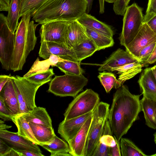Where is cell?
<instances>
[{
	"instance_id": "d590c367",
	"label": "cell",
	"mask_w": 156,
	"mask_h": 156,
	"mask_svg": "<svg viewBox=\"0 0 156 156\" xmlns=\"http://www.w3.org/2000/svg\"><path fill=\"white\" fill-rule=\"evenodd\" d=\"M156 42L152 43L142 48L140 52L138 60L143 64L144 66L147 67V61L151 54L156 45Z\"/></svg>"
},
{
	"instance_id": "f5cc1de1",
	"label": "cell",
	"mask_w": 156,
	"mask_h": 156,
	"mask_svg": "<svg viewBox=\"0 0 156 156\" xmlns=\"http://www.w3.org/2000/svg\"><path fill=\"white\" fill-rule=\"evenodd\" d=\"M152 73L156 81V65L151 67Z\"/></svg>"
},
{
	"instance_id": "f1b7e54d",
	"label": "cell",
	"mask_w": 156,
	"mask_h": 156,
	"mask_svg": "<svg viewBox=\"0 0 156 156\" xmlns=\"http://www.w3.org/2000/svg\"><path fill=\"white\" fill-rule=\"evenodd\" d=\"M86 29L88 36L97 48L98 51L111 47L114 45V42L113 37L87 28Z\"/></svg>"
},
{
	"instance_id": "7a4b0ae2",
	"label": "cell",
	"mask_w": 156,
	"mask_h": 156,
	"mask_svg": "<svg viewBox=\"0 0 156 156\" xmlns=\"http://www.w3.org/2000/svg\"><path fill=\"white\" fill-rule=\"evenodd\" d=\"M87 0H48L31 16L38 24L55 21L70 22L86 13Z\"/></svg>"
},
{
	"instance_id": "3957f363",
	"label": "cell",
	"mask_w": 156,
	"mask_h": 156,
	"mask_svg": "<svg viewBox=\"0 0 156 156\" xmlns=\"http://www.w3.org/2000/svg\"><path fill=\"white\" fill-rule=\"evenodd\" d=\"M30 13L22 16L15 32L14 48L10 63V69L14 72L22 69L30 52L36 44L37 38L35 30L38 24L30 21Z\"/></svg>"
},
{
	"instance_id": "f6af8a7d",
	"label": "cell",
	"mask_w": 156,
	"mask_h": 156,
	"mask_svg": "<svg viewBox=\"0 0 156 156\" xmlns=\"http://www.w3.org/2000/svg\"><path fill=\"white\" fill-rule=\"evenodd\" d=\"M11 74L9 75H1L0 76V91L11 78Z\"/></svg>"
},
{
	"instance_id": "2e32d148",
	"label": "cell",
	"mask_w": 156,
	"mask_h": 156,
	"mask_svg": "<svg viewBox=\"0 0 156 156\" xmlns=\"http://www.w3.org/2000/svg\"><path fill=\"white\" fill-rule=\"evenodd\" d=\"M90 39L86 28L77 20L68 23L66 34V47L72 49L84 41Z\"/></svg>"
},
{
	"instance_id": "7c38bea8",
	"label": "cell",
	"mask_w": 156,
	"mask_h": 156,
	"mask_svg": "<svg viewBox=\"0 0 156 156\" xmlns=\"http://www.w3.org/2000/svg\"><path fill=\"white\" fill-rule=\"evenodd\" d=\"M154 42H156V34L147 23H143L137 34L125 48L126 50L138 60L141 50Z\"/></svg>"
},
{
	"instance_id": "5bb4252c",
	"label": "cell",
	"mask_w": 156,
	"mask_h": 156,
	"mask_svg": "<svg viewBox=\"0 0 156 156\" xmlns=\"http://www.w3.org/2000/svg\"><path fill=\"white\" fill-rule=\"evenodd\" d=\"M40 43L39 52L40 57L47 59L50 55H54L65 60L78 62L72 49L55 42L43 41Z\"/></svg>"
},
{
	"instance_id": "44dd1931",
	"label": "cell",
	"mask_w": 156,
	"mask_h": 156,
	"mask_svg": "<svg viewBox=\"0 0 156 156\" xmlns=\"http://www.w3.org/2000/svg\"><path fill=\"white\" fill-rule=\"evenodd\" d=\"M144 66L143 64L137 61L111 69L110 71H116L118 72L117 74H120L117 79V89L120 87L126 81L141 73L142 70V68Z\"/></svg>"
},
{
	"instance_id": "d6a6232c",
	"label": "cell",
	"mask_w": 156,
	"mask_h": 156,
	"mask_svg": "<svg viewBox=\"0 0 156 156\" xmlns=\"http://www.w3.org/2000/svg\"><path fill=\"white\" fill-rule=\"evenodd\" d=\"M98 77L104 87L106 93H109L113 87L115 88L118 81L115 75L111 72L103 71L99 73Z\"/></svg>"
},
{
	"instance_id": "9c48e42d",
	"label": "cell",
	"mask_w": 156,
	"mask_h": 156,
	"mask_svg": "<svg viewBox=\"0 0 156 156\" xmlns=\"http://www.w3.org/2000/svg\"><path fill=\"white\" fill-rule=\"evenodd\" d=\"M15 33H13L8 26L7 17L0 14V60L2 68L10 69V63L15 45Z\"/></svg>"
},
{
	"instance_id": "d6986e66",
	"label": "cell",
	"mask_w": 156,
	"mask_h": 156,
	"mask_svg": "<svg viewBox=\"0 0 156 156\" xmlns=\"http://www.w3.org/2000/svg\"><path fill=\"white\" fill-rule=\"evenodd\" d=\"M142 94L156 101V81L151 67L143 70L138 81Z\"/></svg>"
},
{
	"instance_id": "603a6c76",
	"label": "cell",
	"mask_w": 156,
	"mask_h": 156,
	"mask_svg": "<svg viewBox=\"0 0 156 156\" xmlns=\"http://www.w3.org/2000/svg\"><path fill=\"white\" fill-rule=\"evenodd\" d=\"M28 123L40 146L49 144L53 140L56 135L52 127L32 122Z\"/></svg>"
},
{
	"instance_id": "f35d334b",
	"label": "cell",
	"mask_w": 156,
	"mask_h": 156,
	"mask_svg": "<svg viewBox=\"0 0 156 156\" xmlns=\"http://www.w3.org/2000/svg\"><path fill=\"white\" fill-rule=\"evenodd\" d=\"M20 156L19 153L0 139V156Z\"/></svg>"
},
{
	"instance_id": "ac0fdd59",
	"label": "cell",
	"mask_w": 156,
	"mask_h": 156,
	"mask_svg": "<svg viewBox=\"0 0 156 156\" xmlns=\"http://www.w3.org/2000/svg\"><path fill=\"white\" fill-rule=\"evenodd\" d=\"M0 98L14 116L20 114L18 97L11 77L0 91Z\"/></svg>"
},
{
	"instance_id": "e0dca14e",
	"label": "cell",
	"mask_w": 156,
	"mask_h": 156,
	"mask_svg": "<svg viewBox=\"0 0 156 156\" xmlns=\"http://www.w3.org/2000/svg\"><path fill=\"white\" fill-rule=\"evenodd\" d=\"M137 61H139L137 59L126 50L119 48L100 65L98 70L100 72L105 70L110 71L113 69Z\"/></svg>"
},
{
	"instance_id": "ffe728a7",
	"label": "cell",
	"mask_w": 156,
	"mask_h": 156,
	"mask_svg": "<svg viewBox=\"0 0 156 156\" xmlns=\"http://www.w3.org/2000/svg\"><path fill=\"white\" fill-rule=\"evenodd\" d=\"M77 20L86 28L108 37H113L114 32L109 26L90 14L86 13Z\"/></svg>"
},
{
	"instance_id": "d4e9b609",
	"label": "cell",
	"mask_w": 156,
	"mask_h": 156,
	"mask_svg": "<svg viewBox=\"0 0 156 156\" xmlns=\"http://www.w3.org/2000/svg\"><path fill=\"white\" fill-rule=\"evenodd\" d=\"M12 121L16 125L18 134L40 145V143L35 137L28 122L22 114L14 116Z\"/></svg>"
},
{
	"instance_id": "681fc988",
	"label": "cell",
	"mask_w": 156,
	"mask_h": 156,
	"mask_svg": "<svg viewBox=\"0 0 156 156\" xmlns=\"http://www.w3.org/2000/svg\"><path fill=\"white\" fill-rule=\"evenodd\" d=\"M98 1L99 5V13L100 14L103 13L105 11V0H98Z\"/></svg>"
},
{
	"instance_id": "4fadbf2b",
	"label": "cell",
	"mask_w": 156,
	"mask_h": 156,
	"mask_svg": "<svg viewBox=\"0 0 156 156\" xmlns=\"http://www.w3.org/2000/svg\"><path fill=\"white\" fill-rule=\"evenodd\" d=\"M93 112L68 120H64L58 125V133L67 142L77 134Z\"/></svg>"
},
{
	"instance_id": "8fae6325",
	"label": "cell",
	"mask_w": 156,
	"mask_h": 156,
	"mask_svg": "<svg viewBox=\"0 0 156 156\" xmlns=\"http://www.w3.org/2000/svg\"><path fill=\"white\" fill-rule=\"evenodd\" d=\"M0 139L16 151H25L42 154L38 145L29 140L6 129H0Z\"/></svg>"
},
{
	"instance_id": "11a10c76",
	"label": "cell",
	"mask_w": 156,
	"mask_h": 156,
	"mask_svg": "<svg viewBox=\"0 0 156 156\" xmlns=\"http://www.w3.org/2000/svg\"><path fill=\"white\" fill-rule=\"evenodd\" d=\"M154 141L155 143L156 144V132L154 133Z\"/></svg>"
},
{
	"instance_id": "52a82bcc",
	"label": "cell",
	"mask_w": 156,
	"mask_h": 156,
	"mask_svg": "<svg viewBox=\"0 0 156 156\" xmlns=\"http://www.w3.org/2000/svg\"><path fill=\"white\" fill-rule=\"evenodd\" d=\"M11 78L17 96L20 114L30 113L37 107L35 101L36 94L43 84L33 83L18 75L11 76Z\"/></svg>"
},
{
	"instance_id": "ba28073f",
	"label": "cell",
	"mask_w": 156,
	"mask_h": 156,
	"mask_svg": "<svg viewBox=\"0 0 156 156\" xmlns=\"http://www.w3.org/2000/svg\"><path fill=\"white\" fill-rule=\"evenodd\" d=\"M100 102L99 94L88 89L77 95L69 104L64 114L68 120L93 112Z\"/></svg>"
},
{
	"instance_id": "7402d4cb",
	"label": "cell",
	"mask_w": 156,
	"mask_h": 156,
	"mask_svg": "<svg viewBox=\"0 0 156 156\" xmlns=\"http://www.w3.org/2000/svg\"><path fill=\"white\" fill-rule=\"evenodd\" d=\"M140 103L146 124L152 129H156V101L143 95Z\"/></svg>"
},
{
	"instance_id": "4316f807",
	"label": "cell",
	"mask_w": 156,
	"mask_h": 156,
	"mask_svg": "<svg viewBox=\"0 0 156 156\" xmlns=\"http://www.w3.org/2000/svg\"><path fill=\"white\" fill-rule=\"evenodd\" d=\"M78 62L92 56L98 49L90 39H87L72 49Z\"/></svg>"
},
{
	"instance_id": "ee69618b",
	"label": "cell",
	"mask_w": 156,
	"mask_h": 156,
	"mask_svg": "<svg viewBox=\"0 0 156 156\" xmlns=\"http://www.w3.org/2000/svg\"><path fill=\"white\" fill-rule=\"evenodd\" d=\"M48 60L52 66H56L57 64L59 62L66 60L57 55H50Z\"/></svg>"
},
{
	"instance_id": "9f6ffc18",
	"label": "cell",
	"mask_w": 156,
	"mask_h": 156,
	"mask_svg": "<svg viewBox=\"0 0 156 156\" xmlns=\"http://www.w3.org/2000/svg\"><path fill=\"white\" fill-rule=\"evenodd\" d=\"M156 155V154H155L154 155Z\"/></svg>"
},
{
	"instance_id": "f546056e",
	"label": "cell",
	"mask_w": 156,
	"mask_h": 156,
	"mask_svg": "<svg viewBox=\"0 0 156 156\" xmlns=\"http://www.w3.org/2000/svg\"><path fill=\"white\" fill-rule=\"evenodd\" d=\"M120 141L121 156H146L130 140L122 137Z\"/></svg>"
},
{
	"instance_id": "db71d44e",
	"label": "cell",
	"mask_w": 156,
	"mask_h": 156,
	"mask_svg": "<svg viewBox=\"0 0 156 156\" xmlns=\"http://www.w3.org/2000/svg\"><path fill=\"white\" fill-rule=\"evenodd\" d=\"M116 0H105V1L109 3H114Z\"/></svg>"
},
{
	"instance_id": "277c9868",
	"label": "cell",
	"mask_w": 156,
	"mask_h": 156,
	"mask_svg": "<svg viewBox=\"0 0 156 156\" xmlns=\"http://www.w3.org/2000/svg\"><path fill=\"white\" fill-rule=\"evenodd\" d=\"M88 82V79L83 75L56 76L51 81L48 91L60 97L74 98L83 90Z\"/></svg>"
},
{
	"instance_id": "4dcf8cb0",
	"label": "cell",
	"mask_w": 156,
	"mask_h": 156,
	"mask_svg": "<svg viewBox=\"0 0 156 156\" xmlns=\"http://www.w3.org/2000/svg\"><path fill=\"white\" fill-rule=\"evenodd\" d=\"M65 74L75 76L82 75L84 73L80 63L66 60L59 62L56 66Z\"/></svg>"
},
{
	"instance_id": "7bdbcfd3",
	"label": "cell",
	"mask_w": 156,
	"mask_h": 156,
	"mask_svg": "<svg viewBox=\"0 0 156 156\" xmlns=\"http://www.w3.org/2000/svg\"><path fill=\"white\" fill-rule=\"evenodd\" d=\"M116 141V144L113 147H109V156H121L120 147V141L114 136Z\"/></svg>"
},
{
	"instance_id": "83f0119b",
	"label": "cell",
	"mask_w": 156,
	"mask_h": 156,
	"mask_svg": "<svg viewBox=\"0 0 156 156\" xmlns=\"http://www.w3.org/2000/svg\"><path fill=\"white\" fill-rule=\"evenodd\" d=\"M20 11V0H11L7 16L8 26L10 29L15 33L19 22Z\"/></svg>"
},
{
	"instance_id": "8992f818",
	"label": "cell",
	"mask_w": 156,
	"mask_h": 156,
	"mask_svg": "<svg viewBox=\"0 0 156 156\" xmlns=\"http://www.w3.org/2000/svg\"><path fill=\"white\" fill-rule=\"evenodd\" d=\"M142 8L135 3L127 7L123 15L122 30L119 39L126 47L137 34L143 23Z\"/></svg>"
},
{
	"instance_id": "6da1fadb",
	"label": "cell",
	"mask_w": 156,
	"mask_h": 156,
	"mask_svg": "<svg viewBox=\"0 0 156 156\" xmlns=\"http://www.w3.org/2000/svg\"><path fill=\"white\" fill-rule=\"evenodd\" d=\"M140 95L132 94L122 85L114 93L108 120L112 134L118 140L126 134L142 111Z\"/></svg>"
},
{
	"instance_id": "1f68e13d",
	"label": "cell",
	"mask_w": 156,
	"mask_h": 156,
	"mask_svg": "<svg viewBox=\"0 0 156 156\" xmlns=\"http://www.w3.org/2000/svg\"><path fill=\"white\" fill-rule=\"evenodd\" d=\"M48 0H20V17L28 13L32 15Z\"/></svg>"
},
{
	"instance_id": "5b68a950",
	"label": "cell",
	"mask_w": 156,
	"mask_h": 156,
	"mask_svg": "<svg viewBox=\"0 0 156 156\" xmlns=\"http://www.w3.org/2000/svg\"><path fill=\"white\" fill-rule=\"evenodd\" d=\"M109 105L99 103L93 111V119L87 137L85 156H92L103 135L106 121L108 119Z\"/></svg>"
},
{
	"instance_id": "7dc6e473",
	"label": "cell",
	"mask_w": 156,
	"mask_h": 156,
	"mask_svg": "<svg viewBox=\"0 0 156 156\" xmlns=\"http://www.w3.org/2000/svg\"><path fill=\"white\" fill-rule=\"evenodd\" d=\"M18 152L20 156H43L42 154H39L34 153L32 152L25 151H16Z\"/></svg>"
},
{
	"instance_id": "c3c4849f",
	"label": "cell",
	"mask_w": 156,
	"mask_h": 156,
	"mask_svg": "<svg viewBox=\"0 0 156 156\" xmlns=\"http://www.w3.org/2000/svg\"><path fill=\"white\" fill-rule=\"evenodd\" d=\"M156 61V44L150 56L147 61V64H152Z\"/></svg>"
},
{
	"instance_id": "ab89813d",
	"label": "cell",
	"mask_w": 156,
	"mask_h": 156,
	"mask_svg": "<svg viewBox=\"0 0 156 156\" xmlns=\"http://www.w3.org/2000/svg\"><path fill=\"white\" fill-rule=\"evenodd\" d=\"M14 116L5 106L2 99L0 98V117L4 120H12Z\"/></svg>"
},
{
	"instance_id": "bcb514c9",
	"label": "cell",
	"mask_w": 156,
	"mask_h": 156,
	"mask_svg": "<svg viewBox=\"0 0 156 156\" xmlns=\"http://www.w3.org/2000/svg\"><path fill=\"white\" fill-rule=\"evenodd\" d=\"M146 23L151 30L156 34V15Z\"/></svg>"
},
{
	"instance_id": "b9f144b4",
	"label": "cell",
	"mask_w": 156,
	"mask_h": 156,
	"mask_svg": "<svg viewBox=\"0 0 156 156\" xmlns=\"http://www.w3.org/2000/svg\"><path fill=\"white\" fill-rule=\"evenodd\" d=\"M113 135L103 134L99 142L108 147H113L116 144V141Z\"/></svg>"
},
{
	"instance_id": "9a60e30c",
	"label": "cell",
	"mask_w": 156,
	"mask_h": 156,
	"mask_svg": "<svg viewBox=\"0 0 156 156\" xmlns=\"http://www.w3.org/2000/svg\"><path fill=\"white\" fill-rule=\"evenodd\" d=\"M93 113L87 119L77 134L67 143L69 153L72 156H85L86 144L90 125Z\"/></svg>"
},
{
	"instance_id": "30bf717a",
	"label": "cell",
	"mask_w": 156,
	"mask_h": 156,
	"mask_svg": "<svg viewBox=\"0 0 156 156\" xmlns=\"http://www.w3.org/2000/svg\"><path fill=\"white\" fill-rule=\"evenodd\" d=\"M68 22L55 21L41 24L39 30L40 42L45 41L55 42L67 48L66 38Z\"/></svg>"
},
{
	"instance_id": "f907efd6",
	"label": "cell",
	"mask_w": 156,
	"mask_h": 156,
	"mask_svg": "<svg viewBox=\"0 0 156 156\" xmlns=\"http://www.w3.org/2000/svg\"><path fill=\"white\" fill-rule=\"evenodd\" d=\"M87 6L86 11V13L88 14L91 10L93 0H87Z\"/></svg>"
},
{
	"instance_id": "74e56055",
	"label": "cell",
	"mask_w": 156,
	"mask_h": 156,
	"mask_svg": "<svg viewBox=\"0 0 156 156\" xmlns=\"http://www.w3.org/2000/svg\"><path fill=\"white\" fill-rule=\"evenodd\" d=\"M156 15V0H148L143 23H146Z\"/></svg>"
},
{
	"instance_id": "816d5d0a",
	"label": "cell",
	"mask_w": 156,
	"mask_h": 156,
	"mask_svg": "<svg viewBox=\"0 0 156 156\" xmlns=\"http://www.w3.org/2000/svg\"><path fill=\"white\" fill-rule=\"evenodd\" d=\"M12 127L11 126L6 125L4 123V122L1 119L0 121V129H9Z\"/></svg>"
},
{
	"instance_id": "836d02e7",
	"label": "cell",
	"mask_w": 156,
	"mask_h": 156,
	"mask_svg": "<svg viewBox=\"0 0 156 156\" xmlns=\"http://www.w3.org/2000/svg\"><path fill=\"white\" fill-rule=\"evenodd\" d=\"M55 74L53 69L33 74L26 78L30 82L36 84L43 85L51 80L52 77Z\"/></svg>"
},
{
	"instance_id": "cb8c5ba5",
	"label": "cell",
	"mask_w": 156,
	"mask_h": 156,
	"mask_svg": "<svg viewBox=\"0 0 156 156\" xmlns=\"http://www.w3.org/2000/svg\"><path fill=\"white\" fill-rule=\"evenodd\" d=\"M22 114L28 122L52 127L51 118L44 108L37 106L30 113Z\"/></svg>"
},
{
	"instance_id": "e575fe53",
	"label": "cell",
	"mask_w": 156,
	"mask_h": 156,
	"mask_svg": "<svg viewBox=\"0 0 156 156\" xmlns=\"http://www.w3.org/2000/svg\"><path fill=\"white\" fill-rule=\"evenodd\" d=\"M36 59L30 70L24 75L23 77L26 78L33 74L46 71L49 69L51 64L48 59L41 61Z\"/></svg>"
},
{
	"instance_id": "484cf974",
	"label": "cell",
	"mask_w": 156,
	"mask_h": 156,
	"mask_svg": "<svg viewBox=\"0 0 156 156\" xmlns=\"http://www.w3.org/2000/svg\"><path fill=\"white\" fill-rule=\"evenodd\" d=\"M51 153V156H71L69 153V148L68 143L55 136L50 143L41 145Z\"/></svg>"
},
{
	"instance_id": "8d00e7d4",
	"label": "cell",
	"mask_w": 156,
	"mask_h": 156,
	"mask_svg": "<svg viewBox=\"0 0 156 156\" xmlns=\"http://www.w3.org/2000/svg\"><path fill=\"white\" fill-rule=\"evenodd\" d=\"M130 0H116L114 3L113 9L116 15L123 16Z\"/></svg>"
},
{
	"instance_id": "60d3db41",
	"label": "cell",
	"mask_w": 156,
	"mask_h": 156,
	"mask_svg": "<svg viewBox=\"0 0 156 156\" xmlns=\"http://www.w3.org/2000/svg\"><path fill=\"white\" fill-rule=\"evenodd\" d=\"M108 147L99 142L92 156H109Z\"/></svg>"
}]
</instances>
